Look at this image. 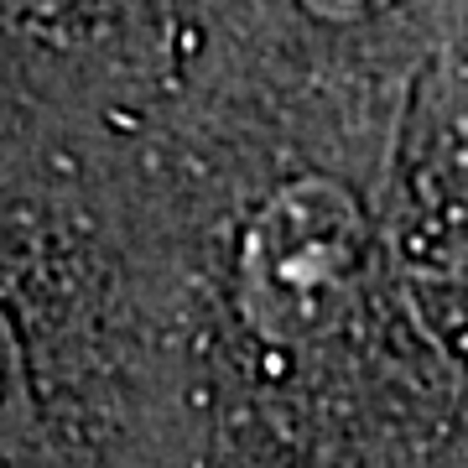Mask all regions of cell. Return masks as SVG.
Wrapping results in <instances>:
<instances>
[{
    "label": "cell",
    "instance_id": "cell-1",
    "mask_svg": "<svg viewBox=\"0 0 468 468\" xmlns=\"http://www.w3.org/2000/svg\"><path fill=\"white\" fill-rule=\"evenodd\" d=\"M261 307L286 318L302 302V318L313 297H334L349 271V208L334 193H292L282 208L255 229L250 255Z\"/></svg>",
    "mask_w": 468,
    "mask_h": 468
}]
</instances>
